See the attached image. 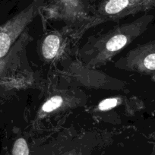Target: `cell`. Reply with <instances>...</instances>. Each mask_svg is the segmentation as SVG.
<instances>
[{
    "label": "cell",
    "mask_w": 155,
    "mask_h": 155,
    "mask_svg": "<svg viewBox=\"0 0 155 155\" xmlns=\"http://www.w3.org/2000/svg\"><path fill=\"white\" fill-rule=\"evenodd\" d=\"M153 18V16L149 15L142 16L132 24L125 25L123 28L113 31V34H108L105 37L104 41H102L104 44L102 47H100L101 50L96 58L97 60L101 57V55H103V56L100 60L102 61V59H105L110 54H113L123 49L128 43L145 31L147 25L151 22Z\"/></svg>",
    "instance_id": "6da1fadb"
},
{
    "label": "cell",
    "mask_w": 155,
    "mask_h": 155,
    "mask_svg": "<svg viewBox=\"0 0 155 155\" xmlns=\"http://www.w3.org/2000/svg\"><path fill=\"white\" fill-rule=\"evenodd\" d=\"M42 0H34L25 9L0 28V59L8 53L12 44L37 14Z\"/></svg>",
    "instance_id": "7a4b0ae2"
},
{
    "label": "cell",
    "mask_w": 155,
    "mask_h": 155,
    "mask_svg": "<svg viewBox=\"0 0 155 155\" xmlns=\"http://www.w3.org/2000/svg\"><path fill=\"white\" fill-rule=\"evenodd\" d=\"M154 7L155 0H103L99 12L104 16L123 17Z\"/></svg>",
    "instance_id": "3957f363"
},
{
    "label": "cell",
    "mask_w": 155,
    "mask_h": 155,
    "mask_svg": "<svg viewBox=\"0 0 155 155\" xmlns=\"http://www.w3.org/2000/svg\"><path fill=\"white\" fill-rule=\"evenodd\" d=\"M129 65L141 72L155 71V41L138 47L131 52Z\"/></svg>",
    "instance_id": "277c9868"
},
{
    "label": "cell",
    "mask_w": 155,
    "mask_h": 155,
    "mask_svg": "<svg viewBox=\"0 0 155 155\" xmlns=\"http://www.w3.org/2000/svg\"><path fill=\"white\" fill-rule=\"evenodd\" d=\"M60 46V39L57 35L50 34L44 40L42 45V53L47 59H52L56 56Z\"/></svg>",
    "instance_id": "5b68a950"
},
{
    "label": "cell",
    "mask_w": 155,
    "mask_h": 155,
    "mask_svg": "<svg viewBox=\"0 0 155 155\" xmlns=\"http://www.w3.org/2000/svg\"><path fill=\"white\" fill-rule=\"evenodd\" d=\"M12 155H29V147L25 138H18L13 144Z\"/></svg>",
    "instance_id": "8992f818"
},
{
    "label": "cell",
    "mask_w": 155,
    "mask_h": 155,
    "mask_svg": "<svg viewBox=\"0 0 155 155\" xmlns=\"http://www.w3.org/2000/svg\"><path fill=\"white\" fill-rule=\"evenodd\" d=\"M62 104V98L59 96H55L53 97L50 98L49 101H47L45 104L43 105L42 110L43 111L46 113H50L56 109L59 108Z\"/></svg>",
    "instance_id": "52a82bcc"
},
{
    "label": "cell",
    "mask_w": 155,
    "mask_h": 155,
    "mask_svg": "<svg viewBox=\"0 0 155 155\" xmlns=\"http://www.w3.org/2000/svg\"><path fill=\"white\" fill-rule=\"evenodd\" d=\"M118 104V100L116 98H110V99H106L100 103L98 108L101 110H107L115 107Z\"/></svg>",
    "instance_id": "ba28073f"
}]
</instances>
